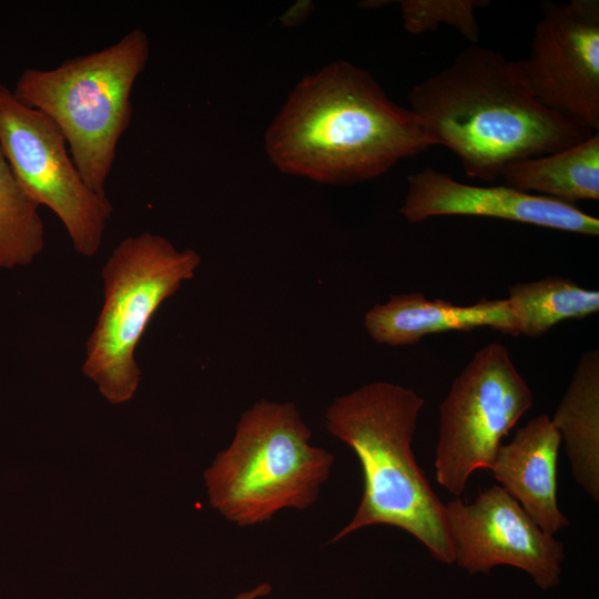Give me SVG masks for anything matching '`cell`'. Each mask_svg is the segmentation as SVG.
Listing matches in <instances>:
<instances>
[{
  "label": "cell",
  "instance_id": "obj_1",
  "mask_svg": "<svg viewBox=\"0 0 599 599\" xmlns=\"http://www.w3.org/2000/svg\"><path fill=\"white\" fill-rule=\"evenodd\" d=\"M433 145L410 109L344 60L304 77L265 132L281 172L333 185L372 180Z\"/></svg>",
  "mask_w": 599,
  "mask_h": 599
},
{
  "label": "cell",
  "instance_id": "obj_2",
  "mask_svg": "<svg viewBox=\"0 0 599 599\" xmlns=\"http://www.w3.org/2000/svg\"><path fill=\"white\" fill-rule=\"evenodd\" d=\"M410 110L466 176L494 182L510 163L572 146L597 132L536 97L524 61L471 44L408 92Z\"/></svg>",
  "mask_w": 599,
  "mask_h": 599
},
{
  "label": "cell",
  "instance_id": "obj_3",
  "mask_svg": "<svg viewBox=\"0 0 599 599\" xmlns=\"http://www.w3.org/2000/svg\"><path fill=\"white\" fill-rule=\"evenodd\" d=\"M424 398L389 382H373L336 397L326 408V430L352 448L363 473L353 519L333 541L374 525L403 529L432 557L455 561L445 504L415 459L412 441Z\"/></svg>",
  "mask_w": 599,
  "mask_h": 599
},
{
  "label": "cell",
  "instance_id": "obj_4",
  "mask_svg": "<svg viewBox=\"0 0 599 599\" xmlns=\"http://www.w3.org/2000/svg\"><path fill=\"white\" fill-rule=\"evenodd\" d=\"M150 58L148 33L135 28L115 43L43 70L27 68L13 94L62 132L85 184L100 195L132 119L131 93Z\"/></svg>",
  "mask_w": 599,
  "mask_h": 599
},
{
  "label": "cell",
  "instance_id": "obj_5",
  "mask_svg": "<svg viewBox=\"0 0 599 599\" xmlns=\"http://www.w3.org/2000/svg\"><path fill=\"white\" fill-rule=\"evenodd\" d=\"M311 438L293 403L256 402L204 471L210 505L241 527L266 522L285 508H308L334 463Z\"/></svg>",
  "mask_w": 599,
  "mask_h": 599
},
{
  "label": "cell",
  "instance_id": "obj_6",
  "mask_svg": "<svg viewBox=\"0 0 599 599\" xmlns=\"http://www.w3.org/2000/svg\"><path fill=\"white\" fill-rule=\"evenodd\" d=\"M201 256L164 236L123 238L102 267L103 303L85 343L83 374L111 404L135 394L141 372L135 351L161 304L194 277Z\"/></svg>",
  "mask_w": 599,
  "mask_h": 599
},
{
  "label": "cell",
  "instance_id": "obj_7",
  "mask_svg": "<svg viewBox=\"0 0 599 599\" xmlns=\"http://www.w3.org/2000/svg\"><path fill=\"white\" fill-rule=\"evenodd\" d=\"M532 404L506 346L490 343L477 351L439 406L438 484L458 497L476 470L489 468L502 437Z\"/></svg>",
  "mask_w": 599,
  "mask_h": 599
},
{
  "label": "cell",
  "instance_id": "obj_8",
  "mask_svg": "<svg viewBox=\"0 0 599 599\" xmlns=\"http://www.w3.org/2000/svg\"><path fill=\"white\" fill-rule=\"evenodd\" d=\"M0 148L19 183L62 222L75 252L94 256L113 206L80 175L57 124L0 83Z\"/></svg>",
  "mask_w": 599,
  "mask_h": 599
},
{
  "label": "cell",
  "instance_id": "obj_9",
  "mask_svg": "<svg viewBox=\"0 0 599 599\" xmlns=\"http://www.w3.org/2000/svg\"><path fill=\"white\" fill-rule=\"evenodd\" d=\"M524 61L538 100L554 112L599 130V1L547 2Z\"/></svg>",
  "mask_w": 599,
  "mask_h": 599
},
{
  "label": "cell",
  "instance_id": "obj_10",
  "mask_svg": "<svg viewBox=\"0 0 599 599\" xmlns=\"http://www.w3.org/2000/svg\"><path fill=\"white\" fill-rule=\"evenodd\" d=\"M455 561L468 573H488L500 565L526 571L541 589L560 583L564 545L544 531L500 486L471 502L445 504Z\"/></svg>",
  "mask_w": 599,
  "mask_h": 599
},
{
  "label": "cell",
  "instance_id": "obj_11",
  "mask_svg": "<svg viewBox=\"0 0 599 599\" xmlns=\"http://www.w3.org/2000/svg\"><path fill=\"white\" fill-rule=\"evenodd\" d=\"M399 212L409 223L436 216L470 215L589 236L599 235V220L576 205L520 192L504 184H466L430 167L408 175L407 192Z\"/></svg>",
  "mask_w": 599,
  "mask_h": 599
},
{
  "label": "cell",
  "instance_id": "obj_12",
  "mask_svg": "<svg viewBox=\"0 0 599 599\" xmlns=\"http://www.w3.org/2000/svg\"><path fill=\"white\" fill-rule=\"evenodd\" d=\"M561 436L541 414L518 428L498 447L488 468L532 520L554 535L569 525L557 501V463Z\"/></svg>",
  "mask_w": 599,
  "mask_h": 599
},
{
  "label": "cell",
  "instance_id": "obj_13",
  "mask_svg": "<svg viewBox=\"0 0 599 599\" xmlns=\"http://www.w3.org/2000/svg\"><path fill=\"white\" fill-rule=\"evenodd\" d=\"M364 327L378 344L406 346L424 336L448 331L491 327L505 335L519 336L516 314L507 298H481L471 305L430 300L419 292L392 295L364 316Z\"/></svg>",
  "mask_w": 599,
  "mask_h": 599
},
{
  "label": "cell",
  "instance_id": "obj_14",
  "mask_svg": "<svg viewBox=\"0 0 599 599\" xmlns=\"http://www.w3.org/2000/svg\"><path fill=\"white\" fill-rule=\"evenodd\" d=\"M577 483L599 500V351L582 353L551 418Z\"/></svg>",
  "mask_w": 599,
  "mask_h": 599
},
{
  "label": "cell",
  "instance_id": "obj_15",
  "mask_svg": "<svg viewBox=\"0 0 599 599\" xmlns=\"http://www.w3.org/2000/svg\"><path fill=\"white\" fill-rule=\"evenodd\" d=\"M504 185L575 205L599 200V134L559 151L508 164Z\"/></svg>",
  "mask_w": 599,
  "mask_h": 599
},
{
  "label": "cell",
  "instance_id": "obj_16",
  "mask_svg": "<svg viewBox=\"0 0 599 599\" xmlns=\"http://www.w3.org/2000/svg\"><path fill=\"white\" fill-rule=\"evenodd\" d=\"M518 333L530 338L545 335L566 319H582L599 311V292L561 276L515 283L508 297Z\"/></svg>",
  "mask_w": 599,
  "mask_h": 599
},
{
  "label": "cell",
  "instance_id": "obj_17",
  "mask_svg": "<svg viewBox=\"0 0 599 599\" xmlns=\"http://www.w3.org/2000/svg\"><path fill=\"white\" fill-rule=\"evenodd\" d=\"M39 206L19 183L0 148V268L29 265L43 251Z\"/></svg>",
  "mask_w": 599,
  "mask_h": 599
},
{
  "label": "cell",
  "instance_id": "obj_18",
  "mask_svg": "<svg viewBox=\"0 0 599 599\" xmlns=\"http://www.w3.org/2000/svg\"><path fill=\"white\" fill-rule=\"evenodd\" d=\"M399 3L404 27L409 33L420 34L447 24L473 44L479 39L475 10L489 6L488 0H404Z\"/></svg>",
  "mask_w": 599,
  "mask_h": 599
},
{
  "label": "cell",
  "instance_id": "obj_19",
  "mask_svg": "<svg viewBox=\"0 0 599 599\" xmlns=\"http://www.w3.org/2000/svg\"><path fill=\"white\" fill-rule=\"evenodd\" d=\"M314 6L311 1L296 2L281 17V24L294 27L302 23L308 18Z\"/></svg>",
  "mask_w": 599,
  "mask_h": 599
},
{
  "label": "cell",
  "instance_id": "obj_20",
  "mask_svg": "<svg viewBox=\"0 0 599 599\" xmlns=\"http://www.w3.org/2000/svg\"><path fill=\"white\" fill-rule=\"evenodd\" d=\"M271 591H272L271 585L267 582H264L251 590L243 591L236 595L233 599H258V598L270 595Z\"/></svg>",
  "mask_w": 599,
  "mask_h": 599
}]
</instances>
